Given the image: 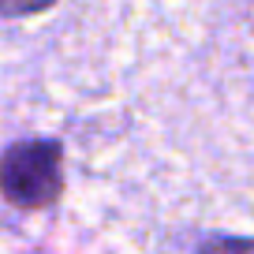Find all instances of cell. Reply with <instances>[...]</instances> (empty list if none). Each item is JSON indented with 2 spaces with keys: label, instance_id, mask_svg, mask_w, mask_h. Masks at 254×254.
Wrapping results in <instances>:
<instances>
[{
  "label": "cell",
  "instance_id": "obj_1",
  "mask_svg": "<svg viewBox=\"0 0 254 254\" xmlns=\"http://www.w3.org/2000/svg\"><path fill=\"white\" fill-rule=\"evenodd\" d=\"M0 190L23 209H38L60 194V150L56 142H23L0 157Z\"/></svg>",
  "mask_w": 254,
  "mask_h": 254
},
{
  "label": "cell",
  "instance_id": "obj_2",
  "mask_svg": "<svg viewBox=\"0 0 254 254\" xmlns=\"http://www.w3.org/2000/svg\"><path fill=\"white\" fill-rule=\"evenodd\" d=\"M202 254H254V239L221 236V239H209V243L202 247Z\"/></svg>",
  "mask_w": 254,
  "mask_h": 254
},
{
  "label": "cell",
  "instance_id": "obj_3",
  "mask_svg": "<svg viewBox=\"0 0 254 254\" xmlns=\"http://www.w3.org/2000/svg\"><path fill=\"white\" fill-rule=\"evenodd\" d=\"M53 0H0V11L4 15H34V11H45Z\"/></svg>",
  "mask_w": 254,
  "mask_h": 254
}]
</instances>
